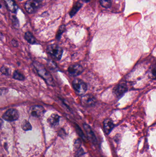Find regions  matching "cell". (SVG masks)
Wrapping results in <instances>:
<instances>
[{
	"label": "cell",
	"instance_id": "6da1fadb",
	"mask_svg": "<svg viewBox=\"0 0 156 157\" xmlns=\"http://www.w3.org/2000/svg\"><path fill=\"white\" fill-rule=\"evenodd\" d=\"M33 64L34 65L35 69L37 70L39 75L43 79H45L47 84L52 86L55 85V83L53 80V77L51 74L49 73V72L43 67L42 64L37 62H34Z\"/></svg>",
	"mask_w": 156,
	"mask_h": 157
},
{
	"label": "cell",
	"instance_id": "7a4b0ae2",
	"mask_svg": "<svg viewBox=\"0 0 156 157\" xmlns=\"http://www.w3.org/2000/svg\"><path fill=\"white\" fill-rule=\"evenodd\" d=\"M74 91L78 94L83 95L87 91V84L81 79H76L72 83Z\"/></svg>",
	"mask_w": 156,
	"mask_h": 157
},
{
	"label": "cell",
	"instance_id": "3957f363",
	"mask_svg": "<svg viewBox=\"0 0 156 157\" xmlns=\"http://www.w3.org/2000/svg\"><path fill=\"white\" fill-rule=\"evenodd\" d=\"M47 51L52 56L58 60H60L62 57L63 50L61 47L55 44L49 45L47 47Z\"/></svg>",
	"mask_w": 156,
	"mask_h": 157
},
{
	"label": "cell",
	"instance_id": "277c9868",
	"mask_svg": "<svg viewBox=\"0 0 156 157\" xmlns=\"http://www.w3.org/2000/svg\"><path fill=\"white\" fill-rule=\"evenodd\" d=\"M43 0H28L26 2L25 7L29 13H34L37 10Z\"/></svg>",
	"mask_w": 156,
	"mask_h": 157
},
{
	"label": "cell",
	"instance_id": "5b68a950",
	"mask_svg": "<svg viewBox=\"0 0 156 157\" xmlns=\"http://www.w3.org/2000/svg\"><path fill=\"white\" fill-rule=\"evenodd\" d=\"M18 111L15 109H10L6 111L3 116V118L7 121H14L19 118Z\"/></svg>",
	"mask_w": 156,
	"mask_h": 157
},
{
	"label": "cell",
	"instance_id": "8992f818",
	"mask_svg": "<svg viewBox=\"0 0 156 157\" xmlns=\"http://www.w3.org/2000/svg\"><path fill=\"white\" fill-rule=\"evenodd\" d=\"M84 68L82 66L78 64H75L70 65L68 68V73L72 76H77L84 72Z\"/></svg>",
	"mask_w": 156,
	"mask_h": 157
},
{
	"label": "cell",
	"instance_id": "52a82bcc",
	"mask_svg": "<svg viewBox=\"0 0 156 157\" xmlns=\"http://www.w3.org/2000/svg\"><path fill=\"white\" fill-rule=\"evenodd\" d=\"M81 102L85 106H93L96 103V99L92 95L85 94L82 97Z\"/></svg>",
	"mask_w": 156,
	"mask_h": 157
},
{
	"label": "cell",
	"instance_id": "ba28073f",
	"mask_svg": "<svg viewBox=\"0 0 156 157\" xmlns=\"http://www.w3.org/2000/svg\"><path fill=\"white\" fill-rule=\"evenodd\" d=\"M127 91V86L124 83H120L116 85L113 90V93L115 97H119L123 96Z\"/></svg>",
	"mask_w": 156,
	"mask_h": 157
},
{
	"label": "cell",
	"instance_id": "9c48e42d",
	"mask_svg": "<svg viewBox=\"0 0 156 157\" xmlns=\"http://www.w3.org/2000/svg\"><path fill=\"white\" fill-rule=\"evenodd\" d=\"M45 112L44 108L39 105H34L31 107L30 109V113L34 117H41Z\"/></svg>",
	"mask_w": 156,
	"mask_h": 157
},
{
	"label": "cell",
	"instance_id": "30bf717a",
	"mask_svg": "<svg viewBox=\"0 0 156 157\" xmlns=\"http://www.w3.org/2000/svg\"><path fill=\"white\" fill-rule=\"evenodd\" d=\"M84 127L87 133V137L89 140L93 144H96L97 142L96 137L91 127L88 124L85 123L84 124Z\"/></svg>",
	"mask_w": 156,
	"mask_h": 157
},
{
	"label": "cell",
	"instance_id": "8fae6325",
	"mask_svg": "<svg viewBox=\"0 0 156 157\" xmlns=\"http://www.w3.org/2000/svg\"><path fill=\"white\" fill-rule=\"evenodd\" d=\"M103 129L105 133L108 135L114 128L115 125L113 121L109 119H106L103 121Z\"/></svg>",
	"mask_w": 156,
	"mask_h": 157
},
{
	"label": "cell",
	"instance_id": "7c38bea8",
	"mask_svg": "<svg viewBox=\"0 0 156 157\" xmlns=\"http://www.w3.org/2000/svg\"><path fill=\"white\" fill-rule=\"evenodd\" d=\"M60 119V117L59 115L55 113H53L49 118L48 121L52 127H57L59 125Z\"/></svg>",
	"mask_w": 156,
	"mask_h": 157
},
{
	"label": "cell",
	"instance_id": "4fadbf2b",
	"mask_svg": "<svg viewBox=\"0 0 156 157\" xmlns=\"http://www.w3.org/2000/svg\"><path fill=\"white\" fill-rule=\"evenodd\" d=\"M82 4L79 3L78 1L74 4V6L73 7L72 10H70L69 13L70 16L71 18L74 16L77 13V12L79 10V9L82 7Z\"/></svg>",
	"mask_w": 156,
	"mask_h": 157
},
{
	"label": "cell",
	"instance_id": "5bb4252c",
	"mask_svg": "<svg viewBox=\"0 0 156 157\" xmlns=\"http://www.w3.org/2000/svg\"><path fill=\"white\" fill-rule=\"evenodd\" d=\"M24 38L30 44H34L36 42V40L30 32H26L25 34Z\"/></svg>",
	"mask_w": 156,
	"mask_h": 157
},
{
	"label": "cell",
	"instance_id": "9a60e30c",
	"mask_svg": "<svg viewBox=\"0 0 156 157\" xmlns=\"http://www.w3.org/2000/svg\"><path fill=\"white\" fill-rule=\"evenodd\" d=\"M8 8L13 13H15L17 10V7L12 0H6Z\"/></svg>",
	"mask_w": 156,
	"mask_h": 157
},
{
	"label": "cell",
	"instance_id": "2e32d148",
	"mask_svg": "<svg viewBox=\"0 0 156 157\" xmlns=\"http://www.w3.org/2000/svg\"><path fill=\"white\" fill-rule=\"evenodd\" d=\"M22 128L25 131H28L32 130V126L30 123L26 120H24L22 124Z\"/></svg>",
	"mask_w": 156,
	"mask_h": 157
},
{
	"label": "cell",
	"instance_id": "e0dca14e",
	"mask_svg": "<svg viewBox=\"0 0 156 157\" xmlns=\"http://www.w3.org/2000/svg\"><path fill=\"white\" fill-rule=\"evenodd\" d=\"M99 1L103 7L108 8L111 7L113 0H99Z\"/></svg>",
	"mask_w": 156,
	"mask_h": 157
},
{
	"label": "cell",
	"instance_id": "ac0fdd59",
	"mask_svg": "<svg viewBox=\"0 0 156 157\" xmlns=\"http://www.w3.org/2000/svg\"><path fill=\"white\" fill-rule=\"evenodd\" d=\"M13 77L14 79L18 80H24L25 79L24 76L18 70L14 71Z\"/></svg>",
	"mask_w": 156,
	"mask_h": 157
},
{
	"label": "cell",
	"instance_id": "d6986e66",
	"mask_svg": "<svg viewBox=\"0 0 156 157\" xmlns=\"http://www.w3.org/2000/svg\"><path fill=\"white\" fill-rule=\"evenodd\" d=\"M75 128L76 132L78 133V134L80 136V137L82 138L84 140H85L86 139V137L84 134V132L82 131L81 128L76 124L75 125Z\"/></svg>",
	"mask_w": 156,
	"mask_h": 157
},
{
	"label": "cell",
	"instance_id": "ffe728a7",
	"mask_svg": "<svg viewBox=\"0 0 156 157\" xmlns=\"http://www.w3.org/2000/svg\"><path fill=\"white\" fill-rule=\"evenodd\" d=\"M66 30V27H65V25H61L59 28V30L58 31L57 33V38L58 39H60L61 36V34H62V33H63Z\"/></svg>",
	"mask_w": 156,
	"mask_h": 157
},
{
	"label": "cell",
	"instance_id": "44dd1931",
	"mask_svg": "<svg viewBox=\"0 0 156 157\" xmlns=\"http://www.w3.org/2000/svg\"><path fill=\"white\" fill-rule=\"evenodd\" d=\"M1 72L3 74L6 76H9L11 74V71L9 68L5 66H3L1 69Z\"/></svg>",
	"mask_w": 156,
	"mask_h": 157
},
{
	"label": "cell",
	"instance_id": "7402d4cb",
	"mask_svg": "<svg viewBox=\"0 0 156 157\" xmlns=\"http://www.w3.org/2000/svg\"><path fill=\"white\" fill-rule=\"evenodd\" d=\"M81 145H82V142L80 139H78L75 140L74 145V150L76 151L78 150L81 148Z\"/></svg>",
	"mask_w": 156,
	"mask_h": 157
},
{
	"label": "cell",
	"instance_id": "603a6c76",
	"mask_svg": "<svg viewBox=\"0 0 156 157\" xmlns=\"http://www.w3.org/2000/svg\"><path fill=\"white\" fill-rule=\"evenodd\" d=\"M85 154L84 149L82 148H80L78 150L76 151L75 154V157H81Z\"/></svg>",
	"mask_w": 156,
	"mask_h": 157
},
{
	"label": "cell",
	"instance_id": "cb8c5ba5",
	"mask_svg": "<svg viewBox=\"0 0 156 157\" xmlns=\"http://www.w3.org/2000/svg\"><path fill=\"white\" fill-rule=\"evenodd\" d=\"M13 23L14 27L15 28H18L19 26V23L18 21V20L15 17H13Z\"/></svg>",
	"mask_w": 156,
	"mask_h": 157
},
{
	"label": "cell",
	"instance_id": "d4e9b609",
	"mask_svg": "<svg viewBox=\"0 0 156 157\" xmlns=\"http://www.w3.org/2000/svg\"><path fill=\"white\" fill-rule=\"evenodd\" d=\"M151 78L153 79H155L156 78V68L155 67L153 68L151 70Z\"/></svg>",
	"mask_w": 156,
	"mask_h": 157
},
{
	"label": "cell",
	"instance_id": "484cf974",
	"mask_svg": "<svg viewBox=\"0 0 156 157\" xmlns=\"http://www.w3.org/2000/svg\"><path fill=\"white\" fill-rule=\"evenodd\" d=\"M8 91L7 89H0V96H2L3 95L5 94Z\"/></svg>",
	"mask_w": 156,
	"mask_h": 157
},
{
	"label": "cell",
	"instance_id": "4316f807",
	"mask_svg": "<svg viewBox=\"0 0 156 157\" xmlns=\"http://www.w3.org/2000/svg\"><path fill=\"white\" fill-rule=\"evenodd\" d=\"M59 135L60 136H61L62 138H64L66 136V134L65 133V131L63 130H61L59 132Z\"/></svg>",
	"mask_w": 156,
	"mask_h": 157
},
{
	"label": "cell",
	"instance_id": "83f0119b",
	"mask_svg": "<svg viewBox=\"0 0 156 157\" xmlns=\"http://www.w3.org/2000/svg\"><path fill=\"white\" fill-rule=\"evenodd\" d=\"M12 45H13L14 47H18V41H16L15 40H12Z\"/></svg>",
	"mask_w": 156,
	"mask_h": 157
},
{
	"label": "cell",
	"instance_id": "f1b7e54d",
	"mask_svg": "<svg viewBox=\"0 0 156 157\" xmlns=\"http://www.w3.org/2000/svg\"><path fill=\"white\" fill-rule=\"evenodd\" d=\"M3 121L2 119H0V128H1V126L3 125Z\"/></svg>",
	"mask_w": 156,
	"mask_h": 157
},
{
	"label": "cell",
	"instance_id": "f546056e",
	"mask_svg": "<svg viewBox=\"0 0 156 157\" xmlns=\"http://www.w3.org/2000/svg\"><path fill=\"white\" fill-rule=\"evenodd\" d=\"M82 1L85 2V3H88L90 0H82Z\"/></svg>",
	"mask_w": 156,
	"mask_h": 157
},
{
	"label": "cell",
	"instance_id": "4dcf8cb0",
	"mask_svg": "<svg viewBox=\"0 0 156 157\" xmlns=\"http://www.w3.org/2000/svg\"><path fill=\"white\" fill-rule=\"evenodd\" d=\"M1 36H2V35H1V33H0V39H1Z\"/></svg>",
	"mask_w": 156,
	"mask_h": 157
},
{
	"label": "cell",
	"instance_id": "1f68e13d",
	"mask_svg": "<svg viewBox=\"0 0 156 157\" xmlns=\"http://www.w3.org/2000/svg\"><path fill=\"white\" fill-rule=\"evenodd\" d=\"M1 4H0V8H1Z\"/></svg>",
	"mask_w": 156,
	"mask_h": 157
},
{
	"label": "cell",
	"instance_id": "d6a6232c",
	"mask_svg": "<svg viewBox=\"0 0 156 157\" xmlns=\"http://www.w3.org/2000/svg\"><path fill=\"white\" fill-rule=\"evenodd\" d=\"M18 1H22V0H18Z\"/></svg>",
	"mask_w": 156,
	"mask_h": 157
},
{
	"label": "cell",
	"instance_id": "836d02e7",
	"mask_svg": "<svg viewBox=\"0 0 156 157\" xmlns=\"http://www.w3.org/2000/svg\"></svg>",
	"mask_w": 156,
	"mask_h": 157
}]
</instances>
